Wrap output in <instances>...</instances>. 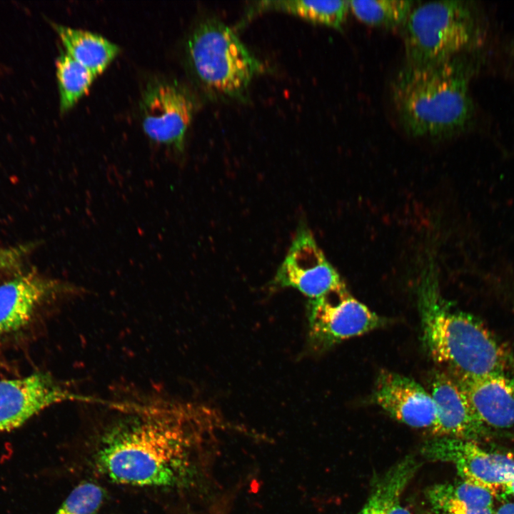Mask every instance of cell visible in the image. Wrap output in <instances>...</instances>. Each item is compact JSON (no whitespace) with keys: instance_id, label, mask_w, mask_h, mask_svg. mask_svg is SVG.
Segmentation results:
<instances>
[{"instance_id":"6da1fadb","label":"cell","mask_w":514,"mask_h":514,"mask_svg":"<svg viewBox=\"0 0 514 514\" xmlns=\"http://www.w3.org/2000/svg\"><path fill=\"white\" fill-rule=\"evenodd\" d=\"M126 406L132 418L106 435L97 454L99 468L124 485L176 483L186 468L187 424L203 411L201 407L162 400Z\"/></svg>"},{"instance_id":"7a4b0ae2","label":"cell","mask_w":514,"mask_h":514,"mask_svg":"<svg viewBox=\"0 0 514 514\" xmlns=\"http://www.w3.org/2000/svg\"><path fill=\"white\" fill-rule=\"evenodd\" d=\"M470 71L460 55L427 69L403 68L392 98L403 129L414 137L434 138L462 131L473 115Z\"/></svg>"},{"instance_id":"3957f363","label":"cell","mask_w":514,"mask_h":514,"mask_svg":"<svg viewBox=\"0 0 514 514\" xmlns=\"http://www.w3.org/2000/svg\"><path fill=\"white\" fill-rule=\"evenodd\" d=\"M419 305L423 341L435 361L453 373L513 374V353L475 316L452 310L433 281L423 283Z\"/></svg>"},{"instance_id":"277c9868","label":"cell","mask_w":514,"mask_h":514,"mask_svg":"<svg viewBox=\"0 0 514 514\" xmlns=\"http://www.w3.org/2000/svg\"><path fill=\"white\" fill-rule=\"evenodd\" d=\"M403 29L405 64L410 70L437 66L468 48L475 28L470 7L463 1H434L415 6Z\"/></svg>"},{"instance_id":"5b68a950","label":"cell","mask_w":514,"mask_h":514,"mask_svg":"<svg viewBox=\"0 0 514 514\" xmlns=\"http://www.w3.org/2000/svg\"><path fill=\"white\" fill-rule=\"evenodd\" d=\"M190 69L206 89L229 97L241 96L263 65L233 31L216 19L200 23L186 44Z\"/></svg>"},{"instance_id":"8992f818","label":"cell","mask_w":514,"mask_h":514,"mask_svg":"<svg viewBox=\"0 0 514 514\" xmlns=\"http://www.w3.org/2000/svg\"><path fill=\"white\" fill-rule=\"evenodd\" d=\"M308 337L314 350L325 351L345 340L372 331L383 319L353 298L346 286L310 300Z\"/></svg>"},{"instance_id":"52a82bcc","label":"cell","mask_w":514,"mask_h":514,"mask_svg":"<svg viewBox=\"0 0 514 514\" xmlns=\"http://www.w3.org/2000/svg\"><path fill=\"white\" fill-rule=\"evenodd\" d=\"M428 458L450 463L461 480L482 486L495 495L514 477V454L488 450L474 440L441 437L422 448Z\"/></svg>"},{"instance_id":"ba28073f","label":"cell","mask_w":514,"mask_h":514,"mask_svg":"<svg viewBox=\"0 0 514 514\" xmlns=\"http://www.w3.org/2000/svg\"><path fill=\"white\" fill-rule=\"evenodd\" d=\"M140 111L143 129L150 139L177 151L183 150L193 104L181 86L165 79L148 82L142 94Z\"/></svg>"},{"instance_id":"9c48e42d","label":"cell","mask_w":514,"mask_h":514,"mask_svg":"<svg viewBox=\"0 0 514 514\" xmlns=\"http://www.w3.org/2000/svg\"><path fill=\"white\" fill-rule=\"evenodd\" d=\"M275 283L296 288L310 300L323 297L345 285L312 233L304 227L298 229L276 273Z\"/></svg>"},{"instance_id":"30bf717a","label":"cell","mask_w":514,"mask_h":514,"mask_svg":"<svg viewBox=\"0 0 514 514\" xmlns=\"http://www.w3.org/2000/svg\"><path fill=\"white\" fill-rule=\"evenodd\" d=\"M76 400L90 399L70 392L47 373L0 379V431L19 428L53 405Z\"/></svg>"},{"instance_id":"8fae6325","label":"cell","mask_w":514,"mask_h":514,"mask_svg":"<svg viewBox=\"0 0 514 514\" xmlns=\"http://www.w3.org/2000/svg\"><path fill=\"white\" fill-rule=\"evenodd\" d=\"M373 400L390 416L408 426L428 428L436 420L430 393L413 379L391 371H381L376 383Z\"/></svg>"},{"instance_id":"7c38bea8","label":"cell","mask_w":514,"mask_h":514,"mask_svg":"<svg viewBox=\"0 0 514 514\" xmlns=\"http://www.w3.org/2000/svg\"><path fill=\"white\" fill-rule=\"evenodd\" d=\"M430 393L436 410L433 433L441 437L474 441L490 435L491 430L478 419L453 376L444 372L435 373L431 381Z\"/></svg>"},{"instance_id":"4fadbf2b","label":"cell","mask_w":514,"mask_h":514,"mask_svg":"<svg viewBox=\"0 0 514 514\" xmlns=\"http://www.w3.org/2000/svg\"><path fill=\"white\" fill-rule=\"evenodd\" d=\"M453 374L475 415L485 427L490 430L514 428L513 374Z\"/></svg>"},{"instance_id":"5bb4252c","label":"cell","mask_w":514,"mask_h":514,"mask_svg":"<svg viewBox=\"0 0 514 514\" xmlns=\"http://www.w3.org/2000/svg\"><path fill=\"white\" fill-rule=\"evenodd\" d=\"M71 286L28 272L0 285V337L17 331L36 308L55 293L73 291Z\"/></svg>"},{"instance_id":"9a60e30c","label":"cell","mask_w":514,"mask_h":514,"mask_svg":"<svg viewBox=\"0 0 514 514\" xmlns=\"http://www.w3.org/2000/svg\"><path fill=\"white\" fill-rule=\"evenodd\" d=\"M490 490L461 480L433 486L428 498L435 514H494V498Z\"/></svg>"},{"instance_id":"2e32d148","label":"cell","mask_w":514,"mask_h":514,"mask_svg":"<svg viewBox=\"0 0 514 514\" xmlns=\"http://www.w3.org/2000/svg\"><path fill=\"white\" fill-rule=\"evenodd\" d=\"M65 52L96 76L102 74L119 53V47L104 36L81 29L54 24Z\"/></svg>"},{"instance_id":"e0dca14e","label":"cell","mask_w":514,"mask_h":514,"mask_svg":"<svg viewBox=\"0 0 514 514\" xmlns=\"http://www.w3.org/2000/svg\"><path fill=\"white\" fill-rule=\"evenodd\" d=\"M417 463L407 457L384 474L358 514H410L402 505V494L413 478Z\"/></svg>"},{"instance_id":"ac0fdd59","label":"cell","mask_w":514,"mask_h":514,"mask_svg":"<svg viewBox=\"0 0 514 514\" xmlns=\"http://www.w3.org/2000/svg\"><path fill=\"white\" fill-rule=\"evenodd\" d=\"M261 9H274L290 12L310 21L341 29L346 21L348 1L280 0L259 2Z\"/></svg>"},{"instance_id":"d6986e66","label":"cell","mask_w":514,"mask_h":514,"mask_svg":"<svg viewBox=\"0 0 514 514\" xmlns=\"http://www.w3.org/2000/svg\"><path fill=\"white\" fill-rule=\"evenodd\" d=\"M350 11L361 21L374 26H402L414 8L410 0L348 1Z\"/></svg>"},{"instance_id":"ffe728a7","label":"cell","mask_w":514,"mask_h":514,"mask_svg":"<svg viewBox=\"0 0 514 514\" xmlns=\"http://www.w3.org/2000/svg\"><path fill=\"white\" fill-rule=\"evenodd\" d=\"M56 66L59 107L64 113L86 94L96 76L65 51L58 56Z\"/></svg>"},{"instance_id":"44dd1931","label":"cell","mask_w":514,"mask_h":514,"mask_svg":"<svg viewBox=\"0 0 514 514\" xmlns=\"http://www.w3.org/2000/svg\"><path fill=\"white\" fill-rule=\"evenodd\" d=\"M104 498L101 487L83 482L71 490L54 514H96Z\"/></svg>"},{"instance_id":"7402d4cb","label":"cell","mask_w":514,"mask_h":514,"mask_svg":"<svg viewBox=\"0 0 514 514\" xmlns=\"http://www.w3.org/2000/svg\"><path fill=\"white\" fill-rule=\"evenodd\" d=\"M24 251L22 248L0 247V272L17 266Z\"/></svg>"},{"instance_id":"603a6c76","label":"cell","mask_w":514,"mask_h":514,"mask_svg":"<svg viewBox=\"0 0 514 514\" xmlns=\"http://www.w3.org/2000/svg\"><path fill=\"white\" fill-rule=\"evenodd\" d=\"M494 514H514V501L508 500L503 502Z\"/></svg>"},{"instance_id":"cb8c5ba5","label":"cell","mask_w":514,"mask_h":514,"mask_svg":"<svg viewBox=\"0 0 514 514\" xmlns=\"http://www.w3.org/2000/svg\"><path fill=\"white\" fill-rule=\"evenodd\" d=\"M505 492L510 495L514 498V477L506 485Z\"/></svg>"}]
</instances>
